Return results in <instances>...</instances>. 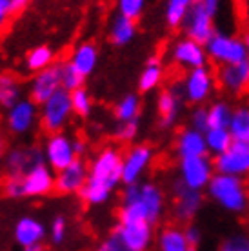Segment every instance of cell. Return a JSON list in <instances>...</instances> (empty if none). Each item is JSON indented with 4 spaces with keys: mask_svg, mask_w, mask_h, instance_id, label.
<instances>
[{
    "mask_svg": "<svg viewBox=\"0 0 249 251\" xmlns=\"http://www.w3.org/2000/svg\"><path fill=\"white\" fill-rule=\"evenodd\" d=\"M124 155L117 148L107 146L99 151L89 164V176L80 191L82 201L89 206H102L109 201L111 193L122 182Z\"/></svg>",
    "mask_w": 249,
    "mask_h": 251,
    "instance_id": "1",
    "label": "cell"
},
{
    "mask_svg": "<svg viewBox=\"0 0 249 251\" xmlns=\"http://www.w3.org/2000/svg\"><path fill=\"white\" fill-rule=\"evenodd\" d=\"M71 115H73L71 93L68 89L60 88L40 106V124L48 133H58L68 126Z\"/></svg>",
    "mask_w": 249,
    "mask_h": 251,
    "instance_id": "2",
    "label": "cell"
},
{
    "mask_svg": "<svg viewBox=\"0 0 249 251\" xmlns=\"http://www.w3.org/2000/svg\"><path fill=\"white\" fill-rule=\"evenodd\" d=\"M46 164L44 150L38 146H13L6 151L2 170L6 176H24L33 168Z\"/></svg>",
    "mask_w": 249,
    "mask_h": 251,
    "instance_id": "3",
    "label": "cell"
},
{
    "mask_svg": "<svg viewBox=\"0 0 249 251\" xmlns=\"http://www.w3.org/2000/svg\"><path fill=\"white\" fill-rule=\"evenodd\" d=\"M44 157H46V164L51 170L60 171L64 168H68L71 162H75L78 155L75 151V138H71L68 133L58 131V133H50V137L44 142Z\"/></svg>",
    "mask_w": 249,
    "mask_h": 251,
    "instance_id": "4",
    "label": "cell"
},
{
    "mask_svg": "<svg viewBox=\"0 0 249 251\" xmlns=\"http://www.w3.org/2000/svg\"><path fill=\"white\" fill-rule=\"evenodd\" d=\"M38 120H40V106L31 99H22L7 111H4L6 129L15 137L29 133Z\"/></svg>",
    "mask_w": 249,
    "mask_h": 251,
    "instance_id": "5",
    "label": "cell"
},
{
    "mask_svg": "<svg viewBox=\"0 0 249 251\" xmlns=\"http://www.w3.org/2000/svg\"><path fill=\"white\" fill-rule=\"evenodd\" d=\"M62 64H53L44 71L35 73L29 82V99L42 106L44 102L62 88Z\"/></svg>",
    "mask_w": 249,
    "mask_h": 251,
    "instance_id": "6",
    "label": "cell"
},
{
    "mask_svg": "<svg viewBox=\"0 0 249 251\" xmlns=\"http://www.w3.org/2000/svg\"><path fill=\"white\" fill-rule=\"evenodd\" d=\"M89 176V166L84 158H76L68 168L55 173V191L60 195H75L84 189Z\"/></svg>",
    "mask_w": 249,
    "mask_h": 251,
    "instance_id": "7",
    "label": "cell"
},
{
    "mask_svg": "<svg viewBox=\"0 0 249 251\" xmlns=\"http://www.w3.org/2000/svg\"><path fill=\"white\" fill-rule=\"evenodd\" d=\"M211 193L222 206L233 211H242L246 207V193L237 178L227 175H220L213 178Z\"/></svg>",
    "mask_w": 249,
    "mask_h": 251,
    "instance_id": "8",
    "label": "cell"
},
{
    "mask_svg": "<svg viewBox=\"0 0 249 251\" xmlns=\"http://www.w3.org/2000/svg\"><path fill=\"white\" fill-rule=\"evenodd\" d=\"M115 231L135 251H146L153 239V224L148 220H119Z\"/></svg>",
    "mask_w": 249,
    "mask_h": 251,
    "instance_id": "9",
    "label": "cell"
},
{
    "mask_svg": "<svg viewBox=\"0 0 249 251\" xmlns=\"http://www.w3.org/2000/svg\"><path fill=\"white\" fill-rule=\"evenodd\" d=\"M22 197H44L55 189V171L48 164H40L20 176Z\"/></svg>",
    "mask_w": 249,
    "mask_h": 251,
    "instance_id": "10",
    "label": "cell"
},
{
    "mask_svg": "<svg viewBox=\"0 0 249 251\" xmlns=\"http://www.w3.org/2000/svg\"><path fill=\"white\" fill-rule=\"evenodd\" d=\"M153 158V151L148 146H135L124 155V164H122V182L125 186L137 184L144 170L149 166Z\"/></svg>",
    "mask_w": 249,
    "mask_h": 251,
    "instance_id": "11",
    "label": "cell"
},
{
    "mask_svg": "<svg viewBox=\"0 0 249 251\" xmlns=\"http://www.w3.org/2000/svg\"><path fill=\"white\" fill-rule=\"evenodd\" d=\"M200 206L199 191L184 182V178L173 184V211L178 220H189Z\"/></svg>",
    "mask_w": 249,
    "mask_h": 251,
    "instance_id": "12",
    "label": "cell"
},
{
    "mask_svg": "<svg viewBox=\"0 0 249 251\" xmlns=\"http://www.w3.org/2000/svg\"><path fill=\"white\" fill-rule=\"evenodd\" d=\"M207 46H209V53H211V57L215 60H222V62L227 64H238L244 62L246 57H249L246 46L242 42L235 40V38L215 35L207 42Z\"/></svg>",
    "mask_w": 249,
    "mask_h": 251,
    "instance_id": "13",
    "label": "cell"
},
{
    "mask_svg": "<svg viewBox=\"0 0 249 251\" xmlns=\"http://www.w3.org/2000/svg\"><path fill=\"white\" fill-rule=\"evenodd\" d=\"M220 173H246L249 171V142L235 140L225 153L215 160Z\"/></svg>",
    "mask_w": 249,
    "mask_h": 251,
    "instance_id": "14",
    "label": "cell"
},
{
    "mask_svg": "<svg viewBox=\"0 0 249 251\" xmlns=\"http://www.w3.org/2000/svg\"><path fill=\"white\" fill-rule=\"evenodd\" d=\"M186 31L195 42H209L213 37L211 15L199 0H195L191 11L186 17Z\"/></svg>",
    "mask_w": 249,
    "mask_h": 251,
    "instance_id": "15",
    "label": "cell"
},
{
    "mask_svg": "<svg viewBox=\"0 0 249 251\" xmlns=\"http://www.w3.org/2000/svg\"><path fill=\"white\" fill-rule=\"evenodd\" d=\"M44 237H46V226L35 217H22L15 226V240L22 250L42 244Z\"/></svg>",
    "mask_w": 249,
    "mask_h": 251,
    "instance_id": "16",
    "label": "cell"
},
{
    "mask_svg": "<svg viewBox=\"0 0 249 251\" xmlns=\"http://www.w3.org/2000/svg\"><path fill=\"white\" fill-rule=\"evenodd\" d=\"M182 178L187 186L199 189L209 178V168L202 160V157H187L182 158Z\"/></svg>",
    "mask_w": 249,
    "mask_h": 251,
    "instance_id": "17",
    "label": "cell"
},
{
    "mask_svg": "<svg viewBox=\"0 0 249 251\" xmlns=\"http://www.w3.org/2000/svg\"><path fill=\"white\" fill-rule=\"evenodd\" d=\"M135 201L142 204V207L146 209V215H148V220L151 224H155L160 217V211H162V193H160V189L156 188L155 184H142Z\"/></svg>",
    "mask_w": 249,
    "mask_h": 251,
    "instance_id": "18",
    "label": "cell"
},
{
    "mask_svg": "<svg viewBox=\"0 0 249 251\" xmlns=\"http://www.w3.org/2000/svg\"><path fill=\"white\" fill-rule=\"evenodd\" d=\"M180 97L176 93V88H166L158 95V124L160 127H169L176 119Z\"/></svg>",
    "mask_w": 249,
    "mask_h": 251,
    "instance_id": "19",
    "label": "cell"
},
{
    "mask_svg": "<svg viewBox=\"0 0 249 251\" xmlns=\"http://www.w3.org/2000/svg\"><path fill=\"white\" fill-rule=\"evenodd\" d=\"M69 62L73 64L84 76H89L97 68V62H99L97 46L91 44V42H84V44L76 46L71 58H69Z\"/></svg>",
    "mask_w": 249,
    "mask_h": 251,
    "instance_id": "20",
    "label": "cell"
},
{
    "mask_svg": "<svg viewBox=\"0 0 249 251\" xmlns=\"http://www.w3.org/2000/svg\"><path fill=\"white\" fill-rule=\"evenodd\" d=\"M22 99V84L19 78L11 73H0V109L7 111Z\"/></svg>",
    "mask_w": 249,
    "mask_h": 251,
    "instance_id": "21",
    "label": "cell"
},
{
    "mask_svg": "<svg viewBox=\"0 0 249 251\" xmlns=\"http://www.w3.org/2000/svg\"><path fill=\"white\" fill-rule=\"evenodd\" d=\"M173 60L180 66H195L202 68L204 64V53L199 48L195 40H182L174 46L173 50Z\"/></svg>",
    "mask_w": 249,
    "mask_h": 251,
    "instance_id": "22",
    "label": "cell"
},
{
    "mask_svg": "<svg viewBox=\"0 0 249 251\" xmlns=\"http://www.w3.org/2000/svg\"><path fill=\"white\" fill-rule=\"evenodd\" d=\"M176 150L182 158L187 157H202V153L206 151V144L199 133L195 131H182L176 140Z\"/></svg>",
    "mask_w": 249,
    "mask_h": 251,
    "instance_id": "23",
    "label": "cell"
},
{
    "mask_svg": "<svg viewBox=\"0 0 249 251\" xmlns=\"http://www.w3.org/2000/svg\"><path fill=\"white\" fill-rule=\"evenodd\" d=\"M158 248L160 251H189V242L186 239V233H182L178 227L168 226L158 237Z\"/></svg>",
    "mask_w": 249,
    "mask_h": 251,
    "instance_id": "24",
    "label": "cell"
},
{
    "mask_svg": "<svg viewBox=\"0 0 249 251\" xmlns=\"http://www.w3.org/2000/svg\"><path fill=\"white\" fill-rule=\"evenodd\" d=\"M186 89H187V97H189L191 102L202 100L207 95V91H209V73H207L206 69L197 68L191 73V76L187 78Z\"/></svg>",
    "mask_w": 249,
    "mask_h": 251,
    "instance_id": "25",
    "label": "cell"
},
{
    "mask_svg": "<svg viewBox=\"0 0 249 251\" xmlns=\"http://www.w3.org/2000/svg\"><path fill=\"white\" fill-rule=\"evenodd\" d=\"M53 60H55V53H53L51 48H48V46H37V48H33L27 53L25 68H27V71H31L33 75H35L38 71H44L50 66H53Z\"/></svg>",
    "mask_w": 249,
    "mask_h": 251,
    "instance_id": "26",
    "label": "cell"
},
{
    "mask_svg": "<svg viewBox=\"0 0 249 251\" xmlns=\"http://www.w3.org/2000/svg\"><path fill=\"white\" fill-rule=\"evenodd\" d=\"M109 35H111L113 44L117 46L127 44L131 38L135 37V20L122 17V15H117L111 22V31H109Z\"/></svg>",
    "mask_w": 249,
    "mask_h": 251,
    "instance_id": "27",
    "label": "cell"
},
{
    "mask_svg": "<svg viewBox=\"0 0 249 251\" xmlns=\"http://www.w3.org/2000/svg\"><path fill=\"white\" fill-rule=\"evenodd\" d=\"M138 111H140V100L135 95H127L117 104L115 117L119 122H127V120L138 119Z\"/></svg>",
    "mask_w": 249,
    "mask_h": 251,
    "instance_id": "28",
    "label": "cell"
},
{
    "mask_svg": "<svg viewBox=\"0 0 249 251\" xmlns=\"http://www.w3.org/2000/svg\"><path fill=\"white\" fill-rule=\"evenodd\" d=\"M160 78H162V66H160V62L156 58H153L146 66L142 75H140V82H138L140 91H149V89H153L160 82Z\"/></svg>",
    "mask_w": 249,
    "mask_h": 251,
    "instance_id": "29",
    "label": "cell"
},
{
    "mask_svg": "<svg viewBox=\"0 0 249 251\" xmlns=\"http://www.w3.org/2000/svg\"><path fill=\"white\" fill-rule=\"evenodd\" d=\"M60 75H62V88L68 89L69 93H71V91H75V89L84 88L86 76L82 75L80 71H78V69H76L71 62L62 64V71H60Z\"/></svg>",
    "mask_w": 249,
    "mask_h": 251,
    "instance_id": "30",
    "label": "cell"
},
{
    "mask_svg": "<svg viewBox=\"0 0 249 251\" xmlns=\"http://www.w3.org/2000/svg\"><path fill=\"white\" fill-rule=\"evenodd\" d=\"M231 133L235 140L249 142V109H238L231 120Z\"/></svg>",
    "mask_w": 249,
    "mask_h": 251,
    "instance_id": "31",
    "label": "cell"
},
{
    "mask_svg": "<svg viewBox=\"0 0 249 251\" xmlns=\"http://www.w3.org/2000/svg\"><path fill=\"white\" fill-rule=\"evenodd\" d=\"M207 124L209 129H224L225 126H231V111L225 104H217L207 111Z\"/></svg>",
    "mask_w": 249,
    "mask_h": 251,
    "instance_id": "32",
    "label": "cell"
},
{
    "mask_svg": "<svg viewBox=\"0 0 249 251\" xmlns=\"http://www.w3.org/2000/svg\"><path fill=\"white\" fill-rule=\"evenodd\" d=\"M71 104H73V113L78 115V117H89L91 109H93V102H91V97L87 93V89L80 88L71 91Z\"/></svg>",
    "mask_w": 249,
    "mask_h": 251,
    "instance_id": "33",
    "label": "cell"
},
{
    "mask_svg": "<svg viewBox=\"0 0 249 251\" xmlns=\"http://www.w3.org/2000/svg\"><path fill=\"white\" fill-rule=\"evenodd\" d=\"M191 2H193V0H169L168 13H166L169 25L174 27V25H178L182 20L186 19V11Z\"/></svg>",
    "mask_w": 249,
    "mask_h": 251,
    "instance_id": "34",
    "label": "cell"
},
{
    "mask_svg": "<svg viewBox=\"0 0 249 251\" xmlns=\"http://www.w3.org/2000/svg\"><path fill=\"white\" fill-rule=\"evenodd\" d=\"M207 144L218 153H225L231 148V135L225 129H209Z\"/></svg>",
    "mask_w": 249,
    "mask_h": 251,
    "instance_id": "35",
    "label": "cell"
},
{
    "mask_svg": "<svg viewBox=\"0 0 249 251\" xmlns=\"http://www.w3.org/2000/svg\"><path fill=\"white\" fill-rule=\"evenodd\" d=\"M68 237V220L64 215H56L50 224V239L55 246L62 244Z\"/></svg>",
    "mask_w": 249,
    "mask_h": 251,
    "instance_id": "36",
    "label": "cell"
},
{
    "mask_svg": "<svg viewBox=\"0 0 249 251\" xmlns=\"http://www.w3.org/2000/svg\"><path fill=\"white\" fill-rule=\"evenodd\" d=\"M119 15L127 17L131 20H137L144 11L146 0H119Z\"/></svg>",
    "mask_w": 249,
    "mask_h": 251,
    "instance_id": "37",
    "label": "cell"
},
{
    "mask_svg": "<svg viewBox=\"0 0 249 251\" xmlns=\"http://www.w3.org/2000/svg\"><path fill=\"white\" fill-rule=\"evenodd\" d=\"M138 133V119L135 120H127V122H119V127H117V138L122 140V142H131L133 138L137 137Z\"/></svg>",
    "mask_w": 249,
    "mask_h": 251,
    "instance_id": "38",
    "label": "cell"
},
{
    "mask_svg": "<svg viewBox=\"0 0 249 251\" xmlns=\"http://www.w3.org/2000/svg\"><path fill=\"white\" fill-rule=\"evenodd\" d=\"M218 251H249V237H244V235L231 237L220 246Z\"/></svg>",
    "mask_w": 249,
    "mask_h": 251,
    "instance_id": "39",
    "label": "cell"
},
{
    "mask_svg": "<svg viewBox=\"0 0 249 251\" xmlns=\"http://www.w3.org/2000/svg\"><path fill=\"white\" fill-rule=\"evenodd\" d=\"M104 246H106L107 251H135L131 250L129 246L125 244L124 240H122V237H120L117 231H113L109 237L106 239V242H104Z\"/></svg>",
    "mask_w": 249,
    "mask_h": 251,
    "instance_id": "40",
    "label": "cell"
},
{
    "mask_svg": "<svg viewBox=\"0 0 249 251\" xmlns=\"http://www.w3.org/2000/svg\"><path fill=\"white\" fill-rule=\"evenodd\" d=\"M13 7H11V0H0V29L6 25L7 19L11 17Z\"/></svg>",
    "mask_w": 249,
    "mask_h": 251,
    "instance_id": "41",
    "label": "cell"
},
{
    "mask_svg": "<svg viewBox=\"0 0 249 251\" xmlns=\"http://www.w3.org/2000/svg\"><path fill=\"white\" fill-rule=\"evenodd\" d=\"M193 126L199 129V131H204V129H207V127H209V124H207V111H204V109H199V111L193 115Z\"/></svg>",
    "mask_w": 249,
    "mask_h": 251,
    "instance_id": "42",
    "label": "cell"
},
{
    "mask_svg": "<svg viewBox=\"0 0 249 251\" xmlns=\"http://www.w3.org/2000/svg\"><path fill=\"white\" fill-rule=\"evenodd\" d=\"M186 239H187V242H189V246H197L199 244L200 235H199V231L191 226V227H187L186 229Z\"/></svg>",
    "mask_w": 249,
    "mask_h": 251,
    "instance_id": "43",
    "label": "cell"
},
{
    "mask_svg": "<svg viewBox=\"0 0 249 251\" xmlns=\"http://www.w3.org/2000/svg\"><path fill=\"white\" fill-rule=\"evenodd\" d=\"M6 138H4V133L0 129V168H2V162H4V157H6Z\"/></svg>",
    "mask_w": 249,
    "mask_h": 251,
    "instance_id": "44",
    "label": "cell"
},
{
    "mask_svg": "<svg viewBox=\"0 0 249 251\" xmlns=\"http://www.w3.org/2000/svg\"><path fill=\"white\" fill-rule=\"evenodd\" d=\"M75 151L76 155H78V158L84 157V153H86V142L80 140V138H75Z\"/></svg>",
    "mask_w": 249,
    "mask_h": 251,
    "instance_id": "45",
    "label": "cell"
},
{
    "mask_svg": "<svg viewBox=\"0 0 249 251\" xmlns=\"http://www.w3.org/2000/svg\"><path fill=\"white\" fill-rule=\"evenodd\" d=\"M31 0H11V7H13V13L20 11V9H24L27 4H29Z\"/></svg>",
    "mask_w": 249,
    "mask_h": 251,
    "instance_id": "46",
    "label": "cell"
},
{
    "mask_svg": "<svg viewBox=\"0 0 249 251\" xmlns=\"http://www.w3.org/2000/svg\"><path fill=\"white\" fill-rule=\"evenodd\" d=\"M44 246L42 244H37V246H29V248H24V251H40Z\"/></svg>",
    "mask_w": 249,
    "mask_h": 251,
    "instance_id": "47",
    "label": "cell"
},
{
    "mask_svg": "<svg viewBox=\"0 0 249 251\" xmlns=\"http://www.w3.org/2000/svg\"><path fill=\"white\" fill-rule=\"evenodd\" d=\"M95 251H107V250H106V246L102 244V246H99V248H97V250H95Z\"/></svg>",
    "mask_w": 249,
    "mask_h": 251,
    "instance_id": "48",
    "label": "cell"
},
{
    "mask_svg": "<svg viewBox=\"0 0 249 251\" xmlns=\"http://www.w3.org/2000/svg\"><path fill=\"white\" fill-rule=\"evenodd\" d=\"M40 251H46V250H44V248H42V250H40Z\"/></svg>",
    "mask_w": 249,
    "mask_h": 251,
    "instance_id": "49",
    "label": "cell"
}]
</instances>
